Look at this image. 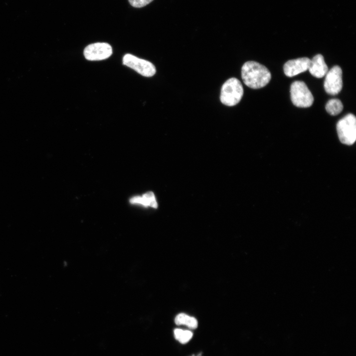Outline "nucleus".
<instances>
[{"label": "nucleus", "instance_id": "nucleus-1", "mask_svg": "<svg viewBox=\"0 0 356 356\" xmlns=\"http://www.w3.org/2000/svg\"><path fill=\"white\" fill-rule=\"evenodd\" d=\"M242 77L244 83L253 89L266 86L271 80V74L268 68L259 63L250 61L245 63L242 68Z\"/></svg>", "mask_w": 356, "mask_h": 356}, {"label": "nucleus", "instance_id": "nucleus-2", "mask_svg": "<svg viewBox=\"0 0 356 356\" xmlns=\"http://www.w3.org/2000/svg\"><path fill=\"white\" fill-rule=\"evenodd\" d=\"M243 95V88L241 81L236 78H232L223 85L220 100L225 106L233 107L240 102Z\"/></svg>", "mask_w": 356, "mask_h": 356}, {"label": "nucleus", "instance_id": "nucleus-3", "mask_svg": "<svg viewBox=\"0 0 356 356\" xmlns=\"http://www.w3.org/2000/svg\"><path fill=\"white\" fill-rule=\"evenodd\" d=\"M291 97L293 104L298 108L310 107L314 102V97L306 84L297 81L291 87Z\"/></svg>", "mask_w": 356, "mask_h": 356}, {"label": "nucleus", "instance_id": "nucleus-4", "mask_svg": "<svg viewBox=\"0 0 356 356\" xmlns=\"http://www.w3.org/2000/svg\"><path fill=\"white\" fill-rule=\"evenodd\" d=\"M340 141L343 144L351 146L356 140V118L351 113L340 119L337 126Z\"/></svg>", "mask_w": 356, "mask_h": 356}, {"label": "nucleus", "instance_id": "nucleus-5", "mask_svg": "<svg viewBox=\"0 0 356 356\" xmlns=\"http://www.w3.org/2000/svg\"><path fill=\"white\" fill-rule=\"evenodd\" d=\"M123 64L124 65L134 69L145 77L150 78L156 73V68L153 64L131 54H126L124 56Z\"/></svg>", "mask_w": 356, "mask_h": 356}, {"label": "nucleus", "instance_id": "nucleus-6", "mask_svg": "<svg viewBox=\"0 0 356 356\" xmlns=\"http://www.w3.org/2000/svg\"><path fill=\"white\" fill-rule=\"evenodd\" d=\"M324 82L325 92L330 95L339 94L343 87L342 71L340 67L336 65L328 71Z\"/></svg>", "mask_w": 356, "mask_h": 356}, {"label": "nucleus", "instance_id": "nucleus-7", "mask_svg": "<svg viewBox=\"0 0 356 356\" xmlns=\"http://www.w3.org/2000/svg\"><path fill=\"white\" fill-rule=\"evenodd\" d=\"M113 54L112 46L107 43H96L87 46L84 50L86 60L98 61L107 59Z\"/></svg>", "mask_w": 356, "mask_h": 356}, {"label": "nucleus", "instance_id": "nucleus-8", "mask_svg": "<svg viewBox=\"0 0 356 356\" xmlns=\"http://www.w3.org/2000/svg\"><path fill=\"white\" fill-rule=\"evenodd\" d=\"M310 60L302 58L287 62L284 66V73L288 77L292 78L309 69Z\"/></svg>", "mask_w": 356, "mask_h": 356}, {"label": "nucleus", "instance_id": "nucleus-9", "mask_svg": "<svg viewBox=\"0 0 356 356\" xmlns=\"http://www.w3.org/2000/svg\"><path fill=\"white\" fill-rule=\"evenodd\" d=\"M308 70L311 75L317 79L324 77L327 73L328 69L324 57L319 54L315 56L312 60H310Z\"/></svg>", "mask_w": 356, "mask_h": 356}, {"label": "nucleus", "instance_id": "nucleus-10", "mask_svg": "<svg viewBox=\"0 0 356 356\" xmlns=\"http://www.w3.org/2000/svg\"><path fill=\"white\" fill-rule=\"evenodd\" d=\"M130 202L132 204H139L145 207L154 209H157L158 207L155 194L151 192H147L142 196H135L130 199Z\"/></svg>", "mask_w": 356, "mask_h": 356}, {"label": "nucleus", "instance_id": "nucleus-11", "mask_svg": "<svg viewBox=\"0 0 356 356\" xmlns=\"http://www.w3.org/2000/svg\"><path fill=\"white\" fill-rule=\"evenodd\" d=\"M175 322L177 325H185L191 329H195L198 326V322L195 318L184 313L178 315L175 318Z\"/></svg>", "mask_w": 356, "mask_h": 356}, {"label": "nucleus", "instance_id": "nucleus-12", "mask_svg": "<svg viewBox=\"0 0 356 356\" xmlns=\"http://www.w3.org/2000/svg\"><path fill=\"white\" fill-rule=\"evenodd\" d=\"M343 109V104L341 100L338 98L330 99L325 106L326 112L333 116L339 114L342 112Z\"/></svg>", "mask_w": 356, "mask_h": 356}, {"label": "nucleus", "instance_id": "nucleus-13", "mask_svg": "<svg viewBox=\"0 0 356 356\" xmlns=\"http://www.w3.org/2000/svg\"><path fill=\"white\" fill-rule=\"evenodd\" d=\"M175 339L182 344H186L192 339L193 334L190 330L176 328L174 331Z\"/></svg>", "mask_w": 356, "mask_h": 356}, {"label": "nucleus", "instance_id": "nucleus-14", "mask_svg": "<svg viewBox=\"0 0 356 356\" xmlns=\"http://www.w3.org/2000/svg\"><path fill=\"white\" fill-rule=\"evenodd\" d=\"M153 1L154 0H129L132 6L138 8L144 7Z\"/></svg>", "mask_w": 356, "mask_h": 356}]
</instances>
